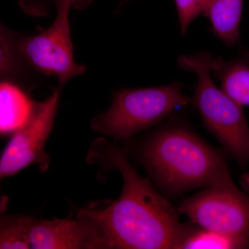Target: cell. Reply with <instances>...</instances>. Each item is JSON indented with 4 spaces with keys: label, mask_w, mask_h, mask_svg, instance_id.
Listing matches in <instances>:
<instances>
[{
    "label": "cell",
    "mask_w": 249,
    "mask_h": 249,
    "mask_svg": "<svg viewBox=\"0 0 249 249\" xmlns=\"http://www.w3.org/2000/svg\"><path fill=\"white\" fill-rule=\"evenodd\" d=\"M100 142L93 154L120 172L122 193L106 209H80L77 215L97 224L109 249H179L189 226L180 222L178 209L139 175L124 150Z\"/></svg>",
    "instance_id": "cell-1"
},
{
    "label": "cell",
    "mask_w": 249,
    "mask_h": 249,
    "mask_svg": "<svg viewBox=\"0 0 249 249\" xmlns=\"http://www.w3.org/2000/svg\"><path fill=\"white\" fill-rule=\"evenodd\" d=\"M140 154L152 178L169 195L233 183L224 157L185 126L157 131Z\"/></svg>",
    "instance_id": "cell-2"
},
{
    "label": "cell",
    "mask_w": 249,
    "mask_h": 249,
    "mask_svg": "<svg viewBox=\"0 0 249 249\" xmlns=\"http://www.w3.org/2000/svg\"><path fill=\"white\" fill-rule=\"evenodd\" d=\"M70 14H58L52 25L35 35H23L2 24L0 29L1 80L31 88L41 77H54L63 86L84 74L73 59Z\"/></svg>",
    "instance_id": "cell-3"
},
{
    "label": "cell",
    "mask_w": 249,
    "mask_h": 249,
    "mask_svg": "<svg viewBox=\"0 0 249 249\" xmlns=\"http://www.w3.org/2000/svg\"><path fill=\"white\" fill-rule=\"evenodd\" d=\"M212 56L208 52L178 57L182 70L196 73V91L192 103L203 124L239 163H249V127L243 107L214 84L211 77Z\"/></svg>",
    "instance_id": "cell-4"
},
{
    "label": "cell",
    "mask_w": 249,
    "mask_h": 249,
    "mask_svg": "<svg viewBox=\"0 0 249 249\" xmlns=\"http://www.w3.org/2000/svg\"><path fill=\"white\" fill-rule=\"evenodd\" d=\"M183 85L124 89L112 96L110 107L91 121L93 130L114 139L130 138L158 124L176 108L191 100L182 92Z\"/></svg>",
    "instance_id": "cell-5"
},
{
    "label": "cell",
    "mask_w": 249,
    "mask_h": 249,
    "mask_svg": "<svg viewBox=\"0 0 249 249\" xmlns=\"http://www.w3.org/2000/svg\"><path fill=\"white\" fill-rule=\"evenodd\" d=\"M177 209L196 225L231 236L249 248V196L235 183L206 187Z\"/></svg>",
    "instance_id": "cell-6"
},
{
    "label": "cell",
    "mask_w": 249,
    "mask_h": 249,
    "mask_svg": "<svg viewBox=\"0 0 249 249\" xmlns=\"http://www.w3.org/2000/svg\"><path fill=\"white\" fill-rule=\"evenodd\" d=\"M62 85H59L42 102H36L30 119L14 133L0 160L1 178L11 176L31 164L48 168L49 156L45 151L58 110Z\"/></svg>",
    "instance_id": "cell-7"
},
{
    "label": "cell",
    "mask_w": 249,
    "mask_h": 249,
    "mask_svg": "<svg viewBox=\"0 0 249 249\" xmlns=\"http://www.w3.org/2000/svg\"><path fill=\"white\" fill-rule=\"evenodd\" d=\"M30 249H109L99 228L91 219H33L29 229Z\"/></svg>",
    "instance_id": "cell-8"
},
{
    "label": "cell",
    "mask_w": 249,
    "mask_h": 249,
    "mask_svg": "<svg viewBox=\"0 0 249 249\" xmlns=\"http://www.w3.org/2000/svg\"><path fill=\"white\" fill-rule=\"evenodd\" d=\"M26 88L9 80L0 85V132L14 134L30 119L35 107Z\"/></svg>",
    "instance_id": "cell-9"
},
{
    "label": "cell",
    "mask_w": 249,
    "mask_h": 249,
    "mask_svg": "<svg viewBox=\"0 0 249 249\" xmlns=\"http://www.w3.org/2000/svg\"><path fill=\"white\" fill-rule=\"evenodd\" d=\"M211 70L220 80L224 93L242 107L249 106V60L238 58L228 62L212 58Z\"/></svg>",
    "instance_id": "cell-10"
},
{
    "label": "cell",
    "mask_w": 249,
    "mask_h": 249,
    "mask_svg": "<svg viewBox=\"0 0 249 249\" xmlns=\"http://www.w3.org/2000/svg\"><path fill=\"white\" fill-rule=\"evenodd\" d=\"M245 0H211L205 16L214 34L229 46L240 42V29Z\"/></svg>",
    "instance_id": "cell-11"
},
{
    "label": "cell",
    "mask_w": 249,
    "mask_h": 249,
    "mask_svg": "<svg viewBox=\"0 0 249 249\" xmlns=\"http://www.w3.org/2000/svg\"><path fill=\"white\" fill-rule=\"evenodd\" d=\"M243 249L238 240L222 232L189 226L179 249Z\"/></svg>",
    "instance_id": "cell-12"
},
{
    "label": "cell",
    "mask_w": 249,
    "mask_h": 249,
    "mask_svg": "<svg viewBox=\"0 0 249 249\" xmlns=\"http://www.w3.org/2000/svg\"><path fill=\"white\" fill-rule=\"evenodd\" d=\"M33 218L25 215H7L0 224V249H30L29 229Z\"/></svg>",
    "instance_id": "cell-13"
},
{
    "label": "cell",
    "mask_w": 249,
    "mask_h": 249,
    "mask_svg": "<svg viewBox=\"0 0 249 249\" xmlns=\"http://www.w3.org/2000/svg\"><path fill=\"white\" fill-rule=\"evenodd\" d=\"M211 0H175L181 35H185L190 24L197 16L206 14Z\"/></svg>",
    "instance_id": "cell-14"
},
{
    "label": "cell",
    "mask_w": 249,
    "mask_h": 249,
    "mask_svg": "<svg viewBox=\"0 0 249 249\" xmlns=\"http://www.w3.org/2000/svg\"><path fill=\"white\" fill-rule=\"evenodd\" d=\"M24 14L34 18H44L55 7V0H18Z\"/></svg>",
    "instance_id": "cell-15"
},
{
    "label": "cell",
    "mask_w": 249,
    "mask_h": 249,
    "mask_svg": "<svg viewBox=\"0 0 249 249\" xmlns=\"http://www.w3.org/2000/svg\"><path fill=\"white\" fill-rule=\"evenodd\" d=\"M93 0H55V8L58 14H70L71 8L83 10L88 8Z\"/></svg>",
    "instance_id": "cell-16"
},
{
    "label": "cell",
    "mask_w": 249,
    "mask_h": 249,
    "mask_svg": "<svg viewBox=\"0 0 249 249\" xmlns=\"http://www.w3.org/2000/svg\"><path fill=\"white\" fill-rule=\"evenodd\" d=\"M243 181L246 186H247V188L249 189V173L246 174L245 175H244Z\"/></svg>",
    "instance_id": "cell-17"
},
{
    "label": "cell",
    "mask_w": 249,
    "mask_h": 249,
    "mask_svg": "<svg viewBox=\"0 0 249 249\" xmlns=\"http://www.w3.org/2000/svg\"><path fill=\"white\" fill-rule=\"evenodd\" d=\"M127 0H121V4H123V3H124V1H127Z\"/></svg>",
    "instance_id": "cell-18"
}]
</instances>
